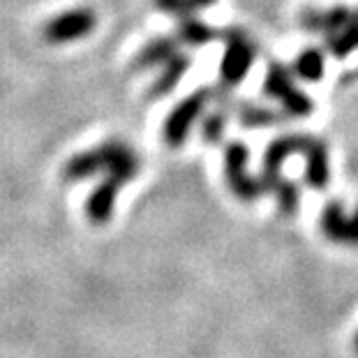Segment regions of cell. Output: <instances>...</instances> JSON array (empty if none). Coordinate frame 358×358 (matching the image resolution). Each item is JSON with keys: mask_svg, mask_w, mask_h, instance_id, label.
Returning <instances> with one entry per match:
<instances>
[{"mask_svg": "<svg viewBox=\"0 0 358 358\" xmlns=\"http://www.w3.org/2000/svg\"><path fill=\"white\" fill-rule=\"evenodd\" d=\"M217 37H222L227 44L222 65H220V86L231 90L248 77L250 67L255 63L257 47L250 40V35L241 28H227Z\"/></svg>", "mask_w": 358, "mask_h": 358, "instance_id": "cell-1", "label": "cell"}, {"mask_svg": "<svg viewBox=\"0 0 358 358\" xmlns=\"http://www.w3.org/2000/svg\"><path fill=\"white\" fill-rule=\"evenodd\" d=\"M213 93H215V88L203 86V88L196 90V93L187 95L185 100L178 102L171 109V113L166 116L164 132H162L164 141L169 143L171 148H180L182 143H185L189 129H192V125L196 123V118L201 116L203 109L213 100Z\"/></svg>", "mask_w": 358, "mask_h": 358, "instance_id": "cell-2", "label": "cell"}, {"mask_svg": "<svg viewBox=\"0 0 358 358\" xmlns=\"http://www.w3.org/2000/svg\"><path fill=\"white\" fill-rule=\"evenodd\" d=\"M250 150L243 141L227 143L224 150V176L229 182V189L241 201H255L266 192L262 178H255L248 173Z\"/></svg>", "mask_w": 358, "mask_h": 358, "instance_id": "cell-3", "label": "cell"}, {"mask_svg": "<svg viewBox=\"0 0 358 358\" xmlns=\"http://www.w3.org/2000/svg\"><path fill=\"white\" fill-rule=\"evenodd\" d=\"M95 150H97V155H100V164H102V171L106 173V178L116 182L118 187L127 185L141 169L139 155L134 153V148L129 146L127 141L109 139V141H102Z\"/></svg>", "mask_w": 358, "mask_h": 358, "instance_id": "cell-4", "label": "cell"}, {"mask_svg": "<svg viewBox=\"0 0 358 358\" xmlns=\"http://www.w3.org/2000/svg\"><path fill=\"white\" fill-rule=\"evenodd\" d=\"M95 26H97L95 12L90 7H77V10L63 12L58 17H53L51 21H47L42 28V35L51 44H67L90 35Z\"/></svg>", "mask_w": 358, "mask_h": 358, "instance_id": "cell-5", "label": "cell"}, {"mask_svg": "<svg viewBox=\"0 0 358 358\" xmlns=\"http://www.w3.org/2000/svg\"><path fill=\"white\" fill-rule=\"evenodd\" d=\"M312 136L306 134H287V136H278L275 141H271L264 150V159H262V180L266 189H268L273 182L280 178L282 164L287 162V157H292L296 153H303L310 146Z\"/></svg>", "mask_w": 358, "mask_h": 358, "instance_id": "cell-6", "label": "cell"}, {"mask_svg": "<svg viewBox=\"0 0 358 358\" xmlns=\"http://www.w3.org/2000/svg\"><path fill=\"white\" fill-rule=\"evenodd\" d=\"M349 19H352V10L349 7H331V10H306L301 14V26L308 33L319 35H335L342 30Z\"/></svg>", "mask_w": 358, "mask_h": 358, "instance_id": "cell-7", "label": "cell"}, {"mask_svg": "<svg viewBox=\"0 0 358 358\" xmlns=\"http://www.w3.org/2000/svg\"><path fill=\"white\" fill-rule=\"evenodd\" d=\"M306 155V182L312 189H326L329 187V178H331V162H329V146L322 139H315L312 136L310 146L303 150Z\"/></svg>", "mask_w": 358, "mask_h": 358, "instance_id": "cell-8", "label": "cell"}, {"mask_svg": "<svg viewBox=\"0 0 358 358\" xmlns=\"http://www.w3.org/2000/svg\"><path fill=\"white\" fill-rule=\"evenodd\" d=\"M178 53L176 37H153L139 49L132 60V70H150V67L164 65Z\"/></svg>", "mask_w": 358, "mask_h": 358, "instance_id": "cell-9", "label": "cell"}, {"mask_svg": "<svg viewBox=\"0 0 358 358\" xmlns=\"http://www.w3.org/2000/svg\"><path fill=\"white\" fill-rule=\"evenodd\" d=\"M118 185L109 178H104L100 185H97L93 192H90L88 201H86V215L93 224H106L111 220L113 206H116V194H118Z\"/></svg>", "mask_w": 358, "mask_h": 358, "instance_id": "cell-10", "label": "cell"}, {"mask_svg": "<svg viewBox=\"0 0 358 358\" xmlns=\"http://www.w3.org/2000/svg\"><path fill=\"white\" fill-rule=\"evenodd\" d=\"M189 65H192V60L180 51L171 60H166L164 70L159 72V77L153 81V86H150V90H148V100H159V97L169 95L171 90L182 81V77L187 74Z\"/></svg>", "mask_w": 358, "mask_h": 358, "instance_id": "cell-11", "label": "cell"}, {"mask_svg": "<svg viewBox=\"0 0 358 358\" xmlns=\"http://www.w3.org/2000/svg\"><path fill=\"white\" fill-rule=\"evenodd\" d=\"M236 116H238V123L245 129L278 127L289 120L285 111L271 109V106H262V104H252V102H241L238 109H236Z\"/></svg>", "mask_w": 358, "mask_h": 358, "instance_id": "cell-12", "label": "cell"}, {"mask_svg": "<svg viewBox=\"0 0 358 358\" xmlns=\"http://www.w3.org/2000/svg\"><path fill=\"white\" fill-rule=\"evenodd\" d=\"M229 93L231 90H227L222 86H217V90L213 93V100H217V106H215V111L203 118V125H201V139L203 141L217 143L220 139H222L224 127H227V123H229V111H231Z\"/></svg>", "mask_w": 358, "mask_h": 358, "instance_id": "cell-13", "label": "cell"}, {"mask_svg": "<svg viewBox=\"0 0 358 358\" xmlns=\"http://www.w3.org/2000/svg\"><path fill=\"white\" fill-rule=\"evenodd\" d=\"M294 90H296V86H294V72L289 70L287 65L278 63V60H271L268 67H266L262 93L266 97H271V100L282 102L287 95H292Z\"/></svg>", "mask_w": 358, "mask_h": 358, "instance_id": "cell-14", "label": "cell"}, {"mask_svg": "<svg viewBox=\"0 0 358 358\" xmlns=\"http://www.w3.org/2000/svg\"><path fill=\"white\" fill-rule=\"evenodd\" d=\"M347 220L349 215L342 208L340 201H329L324 206L322 217H319V227H322L324 236L333 243H342L345 245L347 241Z\"/></svg>", "mask_w": 358, "mask_h": 358, "instance_id": "cell-15", "label": "cell"}, {"mask_svg": "<svg viewBox=\"0 0 358 358\" xmlns=\"http://www.w3.org/2000/svg\"><path fill=\"white\" fill-rule=\"evenodd\" d=\"M326 70V53L317 47H306L294 60V77H299L303 81H319L324 77Z\"/></svg>", "mask_w": 358, "mask_h": 358, "instance_id": "cell-16", "label": "cell"}, {"mask_svg": "<svg viewBox=\"0 0 358 358\" xmlns=\"http://www.w3.org/2000/svg\"><path fill=\"white\" fill-rule=\"evenodd\" d=\"M326 49L338 60L347 58L349 53L358 49V10L352 12V19H349V24L345 28L338 30L335 35L326 37Z\"/></svg>", "mask_w": 358, "mask_h": 358, "instance_id": "cell-17", "label": "cell"}, {"mask_svg": "<svg viewBox=\"0 0 358 358\" xmlns=\"http://www.w3.org/2000/svg\"><path fill=\"white\" fill-rule=\"evenodd\" d=\"M100 171H102L100 155H97V150L93 148V150H83V153L70 157V162H67L63 169V178L70 182H81Z\"/></svg>", "mask_w": 358, "mask_h": 358, "instance_id": "cell-18", "label": "cell"}, {"mask_svg": "<svg viewBox=\"0 0 358 358\" xmlns=\"http://www.w3.org/2000/svg\"><path fill=\"white\" fill-rule=\"evenodd\" d=\"M173 37L178 40V44H185V47H201V44L215 40L217 30L206 26L201 19L187 17V19H180V24L176 28V35Z\"/></svg>", "mask_w": 358, "mask_h": 358, "instance_id": "cell-19", "label": "cell"}, {"mask_svg": "<svg viewBox=\"0 0 358 358\" xmlns=\"http://www.w3.org/2000/svg\"><path fill=\"white\" fill-rule=\"evenodd\" d=\"M268 189H273V192H275V196H278V208H280L282 215H294L296 208H299V199H301L299 187H296L292 180H287V178L280 176Z\"/></svg>", "mask_w": 358, "mask_h": 358, "instance_id": "cell-20", "label": "cell"}, {"mask_svg": "<svg viewBox=\"0 0 358 358\" xmlns=\"http://www.w3.org/2000/svg\"><path fill=\"white\" fill-rule=\"evenodd\" d=\"M280 104H282V111H285L289 118H306L315 111V102H312V97L306 95L299 88H296L292 95H287Z\"/></svg>", "mask_w": 358, "mask_h": 358, "instance_id": "cell-21", "label": "cell"}, {"mask_svg": "<svg viewBox=\"0 0 358 358\" xmlns=\"http://www.w3.org/2000/svg\"><path fill=\"white\" fill-rule=\"evenodd\" d=\"M153 3L159 12L169 14V17H176V19H187L194 14L192 0H153Z\"/></svg>", "mask_w": 358, "mask_h": 358, "instance_id": "cell-22", "label": "cell"}, {"mask_svg": "<svg viewBox=\"0 0 358 358\" xmlns=\"http://www.w3.org/2000/svg\"><path fill=\"white\" fill-rule=\"evenodd\" d=\"M345 245H352V248H358V208L354 215H349L347 220V241Z\"/></svg>", "mask_w": 358, "mask_h": 358, "instance_id": "cell-23", "label": "cell"}, {"mask_svg": "<svg viewBox=\"0 0 358 358\" xmlns=\"http://www.w3.org/2000/svg\"><path fill=\"white\" fill-rule=\"evenodd\" d=\"M213 3H217V0H192L194 10H206V7H210Z\"/></svg>", "mask_w": 358, "mask_h": 358, "instance_id": "cell-24", "label": "cell"}, {"mask_svg": "<svg viewBox=\"0 0 358 358\" xmlns=\"http://www.w3.org/2000/svg\"><path fill=\"white\" fill-rule=\"evenodd\" d=\"M354 349H356V354H358V333H356V338H354Z\"/></svg>", "mask_w": 358, "mask_h": 358, "instance_id": "cell-25", "label": "cell"}]
</instances>
